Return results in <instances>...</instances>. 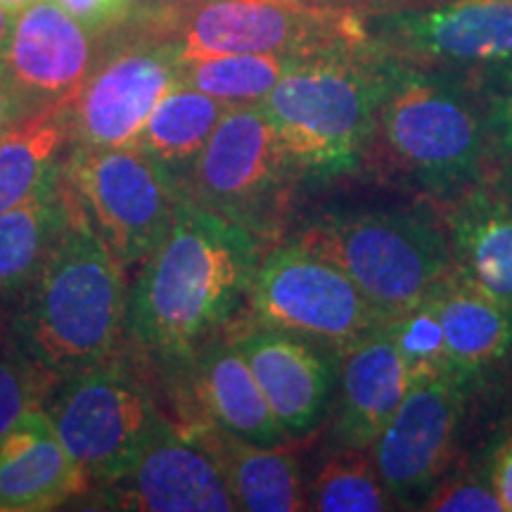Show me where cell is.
I'll list each match as a JSON object with an SVG mask.
<instances>
[{
	"mask_svg": "<svg viewBox=\"0 0 512 512\" xmlns=\"http://www.w3.org/2000/svg\"><path fill=\"white\" fill-rule=\"evenodd\" d=\"M451 368L475 375L512 356V306L486 292L470 275L453 268L432 290Z\"/></svg>",
	"mask_w": 512,
	"mask_h": 512,
	"instance_id": "19",
	"label": "cell"
},
{
	"mask_svg": "<svg viewBox=\"0 0 512 512\" xmlns=\"http://www.w3.org/2000/svg\"><path fill=\"white\" fill-rule=\"evenodd\" d=\"M48 415L88 482L105 486L131 467L159 411L136 375L105 361L64 377Z\"/></svg>",
	"mask_w": 512,
	"mask_h": 512,
	"instance_id": "10",
	"label": "cell"
},
{
	"mask_svg": "<svg viewBox=\"0 0 512 512\" xmlns=\"http://www.w3.org/2000/svg\"><path fill=\"white\" fill-rule=\"evenodd\" d=\"M387 328L406 361L411 382L418 377L441 373V370H453L432 294L422 299L418 306L401 313L399 318L389 320Z\"/></svg>",
	"mask_w": 512,
	"mask_h": 512,
	"instance_id": "28",
	"label": "cell"
},
{
	"mask_svg": "<svg viewBox=\"0 0 512 512\" xmlns=\"http://www.w3.org/2000/svg\"><path fill=\"white\" fill-rule=\"evenodd\" d=\"M377 131L394 162L434 192L475 181L491 143L486 114L456 76L403 60L384 93Z\"/></svg>",
	"mask_w": 512,
	"mask_h": 512,
	"instance_id": "5",
	"label": "cell"
},
{
	"mask_svg": "<svg viewBox=\"0 0 512 512\" xmlns=\"http://www.w3.org/2000/svg\"><path fill=\"white\" fill-rule=\"evenodd\" d=\"M306 508L318 512H387L396 505L368 448H342L313 479Z\"/></svg>",
	"mask_w": 512,
	"mask_h": 512,
	"instance_id": "27",
	"label": "cell"
},
{
	"mask_svg": "<svg viewBox=\"0 0 512 512\" xmlns=\"http://www.w3.org/2000/svg\"><path fill=\"white\" fill-rule=\"evenodd\" d=\"M69 195L72 216L27 290L15 332L17 347L55 377L110 361L128 313L124 264Z\"/></svg>",
	"mask_w": 512,
	"mask_h": 512,
	"instance_id": "3",
	"label": "cell"
},
{
	"mask_svg": "<svg viewBox=\"0 0 512 512\" xmlns=\"http://www.w3.org/2000/svg\"><path fill=\"white\" fill-rule=\"evenodd\" d=\"M297 57L285 53L181 55L178 86L195 88L228 105H259Z\"/></svg>",
	"mask_w": 512,
	"mask_h": 512,
	"instance_id": "26",
	"label": "cell"
},
{
	"mask_svg": "<svg viewBox=\"0 0 512 512\" xmlns=\"http://www.w3.org/2000/svg\"><path fill=\"white\" fill-rule=\"evenodd\" d=\"M12 22H15V15L8 12L0 5V57H3L5 48H8V41H10V34H12Z\"/></svg>",
	"mask_w": 512,
	"mask_h": 512,
	"instance_id": "35",
	"label": "cell"
},
{
	"mask_svg": "<svg viewBox=\"0 0 512 512\" xmlns=\"http://www.w3.org/2000/svg\"><path fill=\"white\" fill-rule=\"evenodd\" d=\"M72 147L69 100L36 112L0 140V214L57 188Z\"/></svg>",
	"mask_w": 512,
	"mask_h": 512,
	"instance_id": "23",
	"label": "cell"
},
{
	"mask_svg": "<svg viewBox=\"0 0 512 512\" xmlns=\"http://www.w3.org/2000/svg\"><path fill=\"white\" fill-rule=\"evenodd\" d=\"M453 261L486 292L512 306V202L496 188H472L446 214Z\"/></svg>",
	"mask_w": 512,
	"mask_h": 512,
	"instance_id": "21",
	"label": "cell"
},
{
	"mask_svg": "<svg viewBox=\"0 0 512 512\" xmlns=\"http://www.w3.org/2000/svg\"><path fill=\"white\" fill-rule=\"evenodd\" d=\"M337 358L335 439L342 448H370L411 387L406 361L387 323Z\"/></svg>",
	"mask_w": 512,
	"mask_h": 512,
	"instance_id": "17",
	"label": "cell"
},
{
	"mask_svg": "<svg viewBox=\"0 0 512 512\" xmlns=\"http://www.w3.org/2000/svg\"><path fill=\"white\" fill-rule=\"evenodd\" d=\"M363 15L389 55L441 72L512 67V0H377Z\"/></svg>",
	"mask_w": 512,
	"mask_h": 512,
	"instance_id": "6",
	"label": "cell"
},
{
	"mask_svg": "<svg viewBox=\"0 0 512 512\" xmlns=\"http://www.w3.org/2000/svg\"><path fill=\"white\" fill-rule=\"evenodd\" d=\"M181 41L152 29L105 57L69 98L74 147L114 150L136 143L155 107L178 86Z\"/></svg>",
	"mask_w": 512,
	"mask_h": 512,
	"instance_id": "12",
	"label": "cell"
},
{
	"mask_svg": "<svg viewBox=\"0 0 512 512\" xmlns=\"http://www.w3.org/2000/svg\"><path fill=\"white\" fill-rule=\"evenodd\" d=\"M72 216L67 181L0 214V299L27 294Z\"/></svg>",
	"mask_w": 512,
	"mask_h": 512,
	"instance_id": "25",
	"label": "cell"
},
{
	"mask_svg": "<svg viewBox=\"0 0 512 512\" xmlns=\"http://www.w3.org/2000/svg\"><path fill=\"white\" fill-rule=\"evenodd\" d=\"M363 15L306 0H207L183 15L181 55L285 53L366 41Z\"/></svg>",
	"mask_w": 512,
	"mask_h": 512,
	"instance_id": "11",
	"label": "cell"
},
{
	"mask_svg": "<svg viewBox=\"0 0 512 512\" xmlns=\"http://www.w3.org/2000/svg\"><path fill=\"white\" fill-rule=\"evenodd\" d=\"M12 79L36 112L69 100L93 69V34L60 0H31L12 22L3 53Z\"/></svg>",
	"mask_w": 512,
	"mask_h": 512,
	"instance_id": "16",
	"label": "cell"
},
{
	"mask_svg": "<svg viewBox=\"0 0 512 512\" xmlns=\"http://www.w3.org/2000/svg\"><path fill=\"white\" fill-rule=\"evenodd\" d=\"M294 242L342 268L387 323L430 297L456 268L446 228L420 211L323 214Z\"/></svg>",
	"mask_w": 512,
	"mask_h": 512,
	"instance_id": "4",
	"label": "cell"
},
{
	"mask_svg": "<svg viewBox=\"0 0 512 512\" xmlns=\"http://www.w3.org/2000/svg\"><path fill=\"white\" fill-rule=\"evenodd\" d=\"M396 64L370 38L297 57L259 107L299 176H342L361 164Z\"/></svg>",
	"mask_w": 512,
	"mask_h": 512,
	"instance_id": "2",
	"label": "cell"
},
{
	"mask_svg": "<svg viewBox=\"0 0 512 512\" xmlns=\"http://www.w3.org/2000/svg\"><path fill=\"white\" fill-rule=\"evenodd\" d=\"M230 107L195 88L176 86L150 114L133 147L166 171L185 195L192 166Z\"/></svg>",
	"mask_w": 512,
	"mask_h": 512,
	"instance_id": "24",
	"label": "cell"
},
{
	"mask_svg": "<svg viewBox=\"0 0 512 512\" xmlns=\"http://www.w3.org/2000/svg\"><path fill=\"white\" fill-rule=\"evenodd\" d=\"M418 510L425 512H505L491 477L463 472L444 475Z\"/></svg>",
	"mask_w": 512,
	"mask_h": 512,
	"instance_id": "30",
	"label": "cell"
},
{
	"mask_svg": "<svg viewBox=\"0 0 512 512\" xmlns=\"http://www.w3.org/2000/svg\"><path fill=\"white\" fill-rule=\"evenodd\" d=\"M306 3L328 5V8H349V10H358L363 3H375V0H306Z\"/></svg>",
	"mask_w": 512,
	"mask_h": 512,
	"instance_id": "37",
	"label": "cell"
},
{
	"mask_svg": "<svg viewBox=\"0 0 512 512\" xmlns=\"http://www.w3.org/2000/svg\"><path fill=\"white\" fill-rule=\"evenodd\" d=\"M188 5H195V3H207V0H185Z\"/></svg>",
	"mask_w": 512,
	"mask_h": 512,
	"instance_id": "39",
	"label": "cell"
},
{
	"mask_svg": "<svg viewBox=\"0 0 512 512\" xmlns=\"http://www.w3.org/2000/svg\"><path fill=\"white\" fill-rule=\"evenodd\" d=\"M496 190L501 192L503 197H508V200L512 202V159L508 164L503 166L501 176H498V183H496Z\"/></svg>",
	"mask_w": 512,
	"mask_h": 512,
	"instance_id": "36",
	"label": "cell"
},
{
	"mask_svg": "<svg viewBox=\"0 0 512 512\" xmlns=\"http://www.w3.org/2000/svg\"><path fill=\"white\" fill-rule=\"evenodd\" d=\"M467 380L458 370L418 377L382 427L370 458L396 508H420L448 472L465 418Z\"/></svg>",
	"mask_w": 512,
	"mask_h": 512,
	"instance_id": "13",
	"label": "cell"
},
{
	"mask_svg": "<svg viewBox=\"0 0 512 512\" xmlns=\"http://www.w3.org/2000/svg\"><path fill=\"white\" fill-rule=\"evenodd\" d=\"M69 190L121 264H136L162 245L174 226L183 190L138 147H72Z\"/></svg>",
	"mask_w": 512,
	"mask_h": 512,
	"instance_id": "8",
	"label": "cell"
},
{
	"mask_svg": "<svg viewBox=\"0 0 512 512\" xmlns=\"http://www.w3.org/2000/svg\"><path fill=\"white\" fill-rule=\"evenodd\" d=\"M102 489V501L119 510H238L214 456L195 434L178 430L162 413L152 422L131 467Z\"/></svg>",
	"mask_w": 512,
	"mask_h": 512,
	"instance_id": "14",
	"label": "cell"
},
{
	"mask_svg": "<svg viewBox=\"0 0 512 512\" xmlns=\"http://www.w3.org/2000/svg\"><path fill=\"white\" fill-rule=\"evenodd\" d=\"M259 382L287 439L309 437L337 394V358L311 339L254 323L228 337Z\"/></svg>",
	"mask_w": 512,
	"mask_h": 512,
	"instance_id": "15",
	"label": "cell"
},
{
	"mask_svg": "<svg viewBox=\"0 0 512 512\" xmlns=\"http://www.w3.org/2000/svg\"><path fill=\"white\" fill-rule=\"evenodd\" d=\"M214 456L235 508L247 512H297L306 508L299 465L280 446H256L221 427L192 430Z\"/></svg>",
	"mask_w": 512,
	"mask_h": 512,
	"instance_id": "22",
	"label": "cell"
},
{
	"mask_svg": "<svg viewBox=\"0 0 512 512\" xmlns=\"http://www.w3.org/2000/svg\"><path fill=\"white\" fill-rule=\"evenodd\" d=\"M34 114L36 110L19 91L8 64L0 57V140L8 136L10 131H15L19 124H24L29 117H34Z\"/></svg>",
	"mask_w": 512,
	"mask_h": 512,
	"instance_id": "33",
	"label": "cell"
},
{
	"mask_svg": "<svg viewBox=\"0 0 512 512\" xmlns=\"http://www.w3.org/2000/svg\"><path fill=\"white\" fill-rule=\"evenodd\" d=\"M60 5L81 27L98 36L124 24L136 10L138 0H60Z\"/></svg>",
	"mask_w": 512,
	"mask_h": 512,
	"instance_id": "31",
	"label": "cell"
},
{
	"mask_svg": "<svg viewBox=\"0 0 512 512\" xmlns=\"http://www.w3.org/2000/svg\"><path fill=\"white\" fill-rule=\"evenodd\" d=\"M195 392L211 425L256 446H283L278 425L259 382L230 339H209L192 356Z\"/></svg>",
	"mask_w": 512,
	"mask_h": 512,
	"instance_id": "20",
	"label": "cell"
},
{
	"mask_svg": "<svg viewBox=\"0 0 512 512\" xmlns=\"http://www.w3.org/2000/svg\"><path fill=\"white\" fill-rule=\"evenodd\" d=\"M259 261V235L183 197L131 292L133 337L166 366L192 361L247 302Z\"/></svg>",
	"mask_w": 512,
	"mask_h": 512,
	"instance_id": "1",
	"label": "cell"
},
{
	"mask_svg": "<svg viewBox=\"0 0 512 512\" xmlns=\"http://www.w3.org/2000/svg\"><path fill=\"white\" fill-rule=\"evenodd\" d=\"M86 489L48 411L34 408L0 434V512L53 510Z\"/></svg>",
	"mask_w": 512,
	"mask_h": 512,
	"instance_id": "18",
	"label": "cell"
},
{
	"mask_svg": "<svg viewBox=\"0 0 512 512\" xmlns=\"http://www.w3.org/2000/svg\"><path fill=\"white\" fill-rule=\"evenodd\" d=\"M55 375L36 366L22 349L0 342V434L24 413L41 408Z\"/></svg>",
	"mask_w": 512,
	"mask_h": 512,
	"instance_id": "29",
	"label": "cell"
},
{
	"mask_svg": "<svg viewBox=\"0 0 512 512\" xmlns=\"http://www.w3.org/2000/svg\"><path fill=\"white\" fill-rule=\"evenodd\" d=\"M297 176L261 107L233 105L192 166L185 197L261 235Z\"/></svg>",
	"mask_w": 512,
	"mask_h": 512,
	"instance_id": "9",
	"label": "cell"
},
{
	"mask_svg": "<svg viewBox=\"0 0 512 512\" xmlns=\"http://www.w3.org/2000/svg\"><path fill=\"white\" fill-rule=\"evenodd\" d=\"M498 76V91L491 95L486 107V124H489L491 143L498 145L512 159V67Z\"/></svg>",
	"mask_w": 512,
	"mask_h": 512,
	"instance_id": "32",
	"label": "cell"
},
{
	"mask_svg": "<svg viewBox=\"0 0 512 512\" xmlns=\"http://www.w3.org/2000/svg\"><path fill=\"white\" fill-rule=\"evenodd\" d=\"M491 484H494L498 498H501L503 510L512 512V437L496 448L494 460H491Z\"/></svg>",
	"mask_w": 512,
	"mask_h": 512,
	"instance_id": "34",
	"label": "cell"
},
{
	"mask_svg": "<svg viewBox=\"0 0 512 512\" xmlns=\"http://www.w3.org/2000/svg\"><path fill=\"white\" fill-rule=\"evenodd\" d=\"M29 3H31V0H0V5H3V8L8 12H12V15H17L19 10L27 8Z\"/></svg>",
	"mask_w": 512,
	"mask_h": 512,
	"instance_id": "38",
	"label": "cell"
},
{
	"mask_svg": "<svg viewBox=\"0 0 512 512\" xmlns=\"http://www.w3.org/2000/svg\"><path fill=\"white\" fill-rule=\"evenodd\" d=\"M249 311L254 323L306 337L332 354L387 323L342 268L297 242L261 256Z\"/></svg>",
	"mask_w": 512,
	"mask_h": 512,
	"instance_id": "7",
	"label": "cell"
}]
</instances>
